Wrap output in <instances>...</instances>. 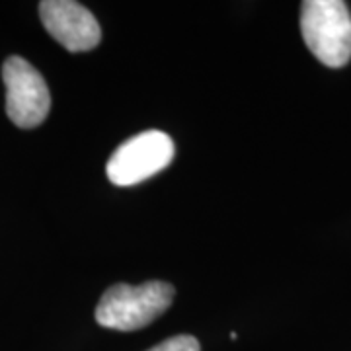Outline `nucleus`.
<instances>
[{"instance_id": "nucleus-1", "label": "nucleus", "mask_w": 351, "mask_h": 351, "mask_svg": "<svg viewBox=\"0 0 351 351\" xmlns=\"http://www.w3.org/2000/svg\"><path fill=\"white\" fill-rule=\"evenodd\" d=\"M172 299L174 287L164 281H147L141 285L117 283L101 295L96 306V322L119 332L141 330L166 313Z\"/></svg>"}, {"instance_id": "nucleus-2", "label": "nucleus", "mask_w": 351, "mask_h": 351, "mask_svg": "<svg viewBox=\"0 0 351 351\" xmlns=\"http://www.w3.org/2000/svg\"><path fill=\"white\" fill-rule=\"evenodd\" d=\"M301 34L314 57L330 69L351 59V14L341 0H306L301 6Z\"/></svg>"}, {"instance_id": "nucleus-3", "label": "nucleus", "mask_w": 351, "mask_h": 351, "mask_svg": "<svg viewBox=\"0 0 351 351\" xmlns=\"http://www.w3.org/2000/svg\"><path fill=\"white\" fill-rule=\"evenodd\" d=\"M174 141L164 131H143L121 143L106 164L113 186L129 188L162 172L174 160Z\"/></svg>"}, {"instance_id": "nucleus-4", "label": "nucleus", "mask_w": 351, "mask_h": 351, "mask_svg": "<svg viewBox=\"0 0 351 351\" xmlns=\"http://www.w3.org/2000/svg\"><path fill=\"white\" fill-rule=\"evenodd\" d=\"M6 86V113L14 125L34 129L49 115L51 94L45 78L22 57H8L2 66Z\"/></svg>"}, {"instance_id": "nucleus-5", "label": "nucleus", "mask_w": 351, "mask_h": 351, "mask_svg": "<svg viewBox=\"0 0 351 351\" xmlns=\"http://www.w3.org/2000/svg\"><path fill=\"white\" fill-rule=\"evenodd\" d=\"M39 16L51 38L71 53H84L100 43V24L80 2L43 0L39 4Z\"/></svg>"}, {"instance_id": "nucleus-6", "label": "nucleus", "mask_w": 351, "mask_h": 351, "mask_svg": "<svg viewBox=\"0 0 351 351\" xmlns=\"http://www.w3.org/2000/svg\"><path fill=\"white\" fill-rule=\"evenodd\" d=\"M149 351H201V346L193 336L180 334V336H174V338L164 339L162 343L154 346Z\"/></svg>"}]
</instances>
